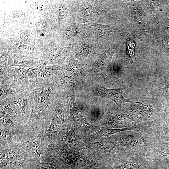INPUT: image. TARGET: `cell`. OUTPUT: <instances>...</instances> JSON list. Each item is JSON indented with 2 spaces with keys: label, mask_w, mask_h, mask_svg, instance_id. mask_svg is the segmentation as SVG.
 <instances>
[{
  "label": "cell",
  "mask_w": 169,
  "mask_h": 169,
  "mask_svg": "<svg viewBox=\"0 0 169 169\" xmlns=\"http://www.w3.org/2000/svg\"><path fill=\"white\" fill-rule=\"evenodd\" d=\"M109 4L106 0L72 1L74 13L79 17L92 23L106 25L111 22Z\"/></svg>",
  "instance_id": "obj_1"
},
{
  "label": "cell",
  "mask_w": 169,
  "mask_h": 169,
  "mask_svg": "<svg viewBox=\"0 0 169 169\" xmlns=\"http://www.w3.org/2000/svg\"><path fill=\"white\" fill-rule=\"evenodd\" d=\"M0 167L10 165L26 167L33 161L32 156L14 143L0 140Z\"/></svg>",
  "instance_id": "obj_2"
},
{
  "label": "cell",
  "mask_w": 169,
  "mask_h": 169,
  "mask_svg": "<svg viewBox=\"0 0 169 169\" xmlns=\"http://www.w3.org/2000/svg\"><path fill=\"white\" fill-rule=\"evenodd\" d=\"M62 38L68 42L71 47L79 43L95 39L90 27L84 23L83 19L75 13L70 21L64 27Z\"/></svg>",
  "instance_id": "obj_3"
},
{
  "label": "cell",
  "mask_w": 169,
  "mask_h": 169,
  "mask_svg": "<svg viewBox=\"0 0 169 169\" xmlns=\"http://www.w3.org/2000/svg\"><path fill=\"white\" fill-rule=\"evenodd\" d=\"M104 165L106 169H148L153 161L141 152H126Z\"/></svg>",
  "instance_id": "obj_4"
},
{
  "label": "cell",
  "mask_w": 169,
  "mask_h": 169,
  "mask_svg": "<svg viewBox=\"0 0 169 169\" xmlns=\"http://www.w3.org/2000/svg\"><path fill=\"white\" fill-rule=\"evenodd\" d=\"M50 151L61 156L72 169H80L89 166L100 165L92 158L77 152L68 147L54 144L49 145Z\"/></svg>",
  "instance_id": "obj_5"
},
{
  "label": "cell",
  "mask_w": 169,
  "mask_h": 169,
  "mask_svg": "<svg viewBox=\"0 0 169 169\" xmlns=\"http://www.w3.org/2000/svg\"><path fill=\"white\" fill-rule=\"evenodd\" d=\"M119 133L126 152L142 153L152 142L154 138L148 132L127 131Z\"/></svg>",
  "instance_id": "obj_6"
},
{
  "label": "cell",
  "mask_w": 169,
  "mask_h": 169,
  "mask_svg": "<svg viewBox=\"0 0 169 169\" xmlns=\"http://www.w3.org/2000/svg\"><path fill=\"white\" fill-rule=\"evenodd\" d=\"M121 39L99 56L93 63L82 64L83 67L89 70L100 73L103 76L110 74L112 59L117 49L122 43Z\"/></svg>",
  "instance_id": "obj_7"
},
{
  "label": "cell",
  "mask_w": 169,
  "mask_h": 169,
  "mask_svg": "<svg viewBox=\"0 0 169 169\" xmlns=\"http://www.w3.org/2000/svg\"><path fill=\"white\" fill-rule=\"evenodd\" d=\"M26 151L34 160H39L51 153L49 144L43 135L36 134L33 139L23 142L14 143Z\"/></svg>",
  "instance_id": "obj_8"
},
{
  "label": "cell",
  "mask_w": 169,
  "mask_h": 169,
  "mask_svg": "<svg viewBox=\"0 0 169 169\" xmlns=\"http://www.w3.org/2000/svg\"><path fill=\"white\" fill-rule=\"evenodd\" d=\"M71 47L72 54L79 61L91 58L95 60L107 49L94 39L79 43Z\"/></svg>",
  "instance_id": "obj_9"
},
{
  "label": "cell",
  "mask_w": 169,
  "mask_h": 169,
  "mask_svg": "<svg viewBox=\"0 0 169 169\" xmlns=\"http://www.w3.org/2000/svg\"><path fill=\"white\" fill-rule=\"evenodd\" d=\"M67 95L70 110L69 122L79 129L87 132H95L99 129L100 126L93 125L84 119L77 105L74 93H67Z\"/></svg>",
  "instance_id": "obj_10"
},
{
  "label": "cell",
  "mask_w": 169,
  "mask_h": 169,
  "mask_svg": "<svg viewBox=\"0 0 169 169\" xmlns=\"http://www.w3.org/2000/svg\"><path fill=\"white\" fill-rule=\"evenodd\" d=\"M0 140L4 141L18 143L33 139L36 133L28 125L8 128L0 127Z\"/></svg>",
  "instance_id": "obj_11"
},
{
  "label": "cell",
  "mask_w": 169,
  "mask_h": 169,
  "mask_svg": "<svg viewBox=\"0 0 169 169\" xmlns=\"http://www.w3.org/2000/svg\"><path fill=\"white\" fill-rule=\"evenodd\" d=\"M90 93L92 96L101 97L108 98L115 103L120 109H122V104L125 102L139 103L144 106H148L140 102L133 101L124 97L123 95V89H109L105 88L99 84H94L91 86Z\"/></svg>",
  "instance_id": "obj_12"
},
{
  "label": "cell",
  "mask_w": 169,
  "mask_h": 169,
  "mask_svg": "<svg viewBox=\"0 0 169 169\" xmlns=\"http://www.w3.org/2000/svg\"><path fill=\"white\" fill-rule=\"evenodd\" d=\"M84 22L90 27L95 40L106 49L109 48V44L116 33V29L110 25L95 23L84 19Z\"/></svg>",
  "instance_id": "obj_13"
},
{
  "label": "cell",
  "mask_w": 169,
  "mask_h": 169,
  "mask_svg": "<svg viewBox=\"0 0 169 169\" xmlns=\"http://www.w3.org/2000/svg\"><path fill=\"white\" fill-rule=\"evenodd\" d=\"M50 152L49 155L42 159L33 160L32 165L35 169H72L61 156Z\"/></svg>",
  "instance_id": "obj_14"
},
{
  "label": "cell",
  "mask_w": 169,
  "mask_h": 169,
  "mask_svg": "<svg viewBox=\"0 0 169 169\" xmlns=\"http://www.w3.org/2000/svg\"><path fill=\"white\" fill-rule=\"evenodd\" d=\"M62 110L60 107H57L53 113L49 126L43 135L49 145L54 143L58 135L65 125Z\"/></svg>",
  "instance_id": "obj_15"
},
{
  "label": "cell",
  "mask_w": 169,
  "mask_h": 169,
  "mask_svg": "<svg viewBox=\"0 0 169 169\" xmlns=\"http://www.w3.org/2000/svg\"><path fill=\"white\" fill-rule=\"evenodd\" d=\"M101 123L105 127L113 128H123L133 125L129 115L120 112L115 113L108 112Z\"/></svg>",
  "instance_id": "obj_16"
},
{
  "label": "cell",
  "mask_w": 169,
  "mask_h": 169,
  "mask_svg": "<svg viewBox=\"0 0 169 169\" xmlns=\"http://www.w3.org/2000/svg\"><path fill=\"white\" fill-rule=\"evenodd\" d=\"M94 147L100 151L111 153L122 154L126 152L123 141L119 136L108 140L94 142Z\"/></svg>",
  "instance_id": "obj_17"
},
{
  "label": "cell",
  "mask_w": 169,
  "mask_h": 169,
  "mask_svg": "<svg viewBox=\"0 0 169 169\" xmlns=\"http://www.w3.org/2000/svg\"><path fill=\"white\" fill-rule=\"evenodd\" d=\"M151 137L156 141L169 142V113L160 123H154L152 128L148 131Z\"/></svg>",
  "instance_id": "obj_18"
},
{
  "label": "cell",
  "mask_w": 169,
  "mask_h": 169,
  "mask_svg": "<svg viewBox=\"0 0 169 169\" xmlns=\"http://www.w3.org/2000/svg\"><path fill=\"white\" fill-rule=\"evenodd\" d=\"M142 128L141 125L138 124L127 128H113L102 127L91 136L93 139L101 137L108 136L117 133L127 131H141Z\"/></svg>",
  "instance_id": "obj_19"
},
{
  "label": "cell",
  "mask_w": 169,
  "mask_h": 169,
  "mask_svg": "<svg viewBox=\"0 0 169 169\" xmlns=\"http://www.w3.org/2000/svg\"><path fill=\"white\" fill-rule=\"evenodd\" d=\"M27 100L24 98L18 96L12 99L10 105L18 116L24 122L23 118L27 115Z\"/></svg>",
  "instance_id": "obj_20"
},
{
  "label": "cell",
  "mask_w": 169,
  "mask_h": 169,
  "mask_svg": "<svg viewBox=\"0 0 169 169\" xmlns=\"http://www.w3.org/2000/svg\"><path fill=\"white\" fill-rule=\"evenodd\" d=\"M66 69L69 74L72 76L79 75L82 73L83 69L82 64L75 59L72 54L66 63Z\"/></svg>",
  "instance_id": "obj_21"
},
{
  "label": "cell",
  "mask_w": 169,
  "mask_h": 169,
  "mask_svg": "<svg viewBox=\"0 0 169 169\" xmlns=\"http://www.w3.org/2000/svg\"><path fill=\"white\" fill-rule=\"evenodd\" d=\"M0 115L8 117L17 121L24 122L18 116L10 105L5 102L0 103Z\"/></svg>",
  "instance_id": "obj_22"
},
{
  "label": "cell",
  "mask_w": 169,
  "mask_h": 169,
  "mask_svg": "<svg viewBox=\"0 0 169 169\" xmlns=\"http://www.w3.org/2000/svg\"><path fill=\"white\" fill-rule=\"evenodd\" d=\"M60 82L63 84L76 88L77 86L75 84L74 78L70 75L62 76L60 79Z\"/></svg>",
  "instance_id": "obj_23"
},
{
  "label": "cell",
  "mask_w": 169,
  "mask_h": 169,
  "mask_svg": "<svg viewBox=\"0 0 169 169\" xmlns=\"http://www.w3.org/2000/svg\"><path fill=\"white\" fill-rule=\"evenodd\" d=\"M13 91L11 90L9 86H1L0 87L1 100L9 94H12Z\"/></svg>",
  "instance_id": "obj_24"
},
{
  "label": "cell",
  "mask_w": 169,
  "mask_h": 169,
  "mask_svg": "<svg viewBox=\"0 0 169 169\" xmlns=\"http://www.w3.org/2000/svg\"><path fill=\"white\" fill-rule=\"evenodd\" d=\"M16 73L23 77H26L30 75V73L26 69L22 68H17L15 69Z\"/></svg>",
  "instance_id": "obj_25"
},
{
  "label": "cell",
  "mask_w": 169,
  "mask_h": 169,
  "mask_svg": "<svg viewBox=\"0 0 169 169\" xmlns=\"http://www.w3.org/2000/svg\"><path fill=\"white\" fill-rule=\"evenodd\" d=\"M31 71L34 74L39 77L43 78L45 77V74L40 69L34 68L32 69Z\"/></svg>",
  "instance_id": "obj_26"
},
{
  "label": "cell",
  "mask_w": 169,
  "mask_h": 169,
  "mask_svg": "<svg viewBox=\"0 0 169 169\" xmlns=\"http://www.w3.org/2000/svg\"><path fill=\"white\" fill-rule=\"evenodd\" d=\"M0 169H26V167L16 165H10L0 167Z\"/></svg>",
  "instance_id": "obj_27"
},
{
  "label": "cell",
  "mask_w": 169,
  "mask_h": 169,
  "mask_svg": "<svg viewBox=\"0 0 169 169\" xmlns=\"http://www.w3.org/2000/svg\"><path fill=\"white\" fill-rule=\"evenodd\" d=\"M80 169H106L103 165H95L89 166L84 167Z\"/></svg>",
  "instance_id": "obj_28"
},
{
  "label": "cell",
  "mask_w": 169,
  "mask_h": 169,
  "mask_svg": "<svg viewBox=\"0 0 169 169\" xmlns=\"http://www.w3.org/2000/svg\"><path fill=\"white\" fill-rule=\"evenodd\" d=\"M37 28L40 31L45 30L46 28V26L40 22H38L36 24Z\"/></svg>",
  "instance_id": "obj_29"
},
{
  "label": "cell",
  "mask_w": 169,
  "mask_h": 169,
  "mask_svg": "<svg viewBox=\"0 0 169 169\" xmlns=\"http://www.w3.org/2000/svg\"><path fill=\"white\" fill-rule=\"evenodd\" d=\"M22 14L23 13L22 11H16L13 13L12 17L13 18H17L21 16Z\"/></svg>",
  "instance_id": "obj_30"
},
{
  "label": "cell",
  "mask_w": 169,
  "mask_h": 169,
  "mask_svg": "<svg viewBox=\"0 0 169 169\" xmlns=\"http://www.w3.org/2000/svg\"><path fill=\"white\" fill-rule=\"evenodd\" d=\"M40 69L45 74L48 73L49 71V68L46 66L44 65L41 67Z\"/></svg>",
  "instance_id": "obj_31"
},
{
  "label": "cell",
  "mask_w": 169,
  "mask_h": 169,
  "mask_svg": "<svg viewBox=\"0 0 169 169\" xmlns=\"http://www.w3.org/2000/svg\"><path fill=\"white\" fill-rule=\"evenodd\" d=\"M14 62L16 64H22L23 63V61L19 59H15L14 60Z\"/></svg>",
  "instance_id": "obj_32"
},
{
  "label": "cell",
  "mask_w": 169,
  "mask_h": 169,
  "mask_svg": "<svg viewBox=\"0 0 169 169\" xmlns=\"http://www.w3.org/2000/svg\"><path fill=\"white\" fill-rule=\"evenodd\" d=\"M26 169H35L32 165V163L30 165L26 167Z\"/></svg>",
  "instance_id": "obj_33"
},
{
  "label": "cell",
  "mask_w": 169,
  "mask_h": 169,
  "mask_svg": "<svg viewBox=\"0 0 169 169\" xmlns=\"http://www.w3.org/2000/svg\"><path fill=\"white\" fill-rule=\"evenodd\" d=\"M169 169V168H168V169Z\"/></svg>",
  "instance_id": "obj_34"
}]
</instances>
